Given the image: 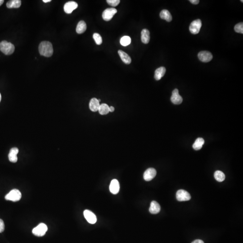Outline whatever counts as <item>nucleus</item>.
Masks as SVG:
<instances>
[{"label": "nucleus", "mask_w": 243, "mask_h": 243, "mask_svg": "<svg viewBox=\"0 0 243 243\" xmlns=\"http://www.w3.org/2000/svg\"><path fill=\"white\" fill-rule=\"evenodd\" d=\"M39 51L41 56L49 57L53 54L52 45L49 42L43 41L41 42L39 46Z\"/></svg>", "instance_id": "1"}, {"label": "nucleus", "mask_w": 243, "mask_h": 243, "mask_svg": "<svg viewBox=\"0 0 243 243\" xmlns=\"http://www.w3.org/2000/svg\"><path fill=\"white\" fill-rule=\"evenodd\" d=\"M15 50L14 45L6 41L0 43V51L6 55H10L13 53Z\"/></svg>", "instance_id": "2"}, {"label": "nucleus", "mask_w": 243, "mask_h": 243, "mask_svg": "<svg viewBox=\"0 0 243 243\" xmlns=\"http://www.w3.org/2000/svg\"><path fill=\"white\" fill-rule=\"evenodd\" d=\"M22 195L20 191L17 189L11 190L5 196V199L7 200H10L13 202L19 201L21 198Z\"/></svg>", "instance_id": "3"}, {"label": "nucleus", "mask_w": 243, "mask_h": 243, "mask_svg": "<svg viewBox=\"0 0 243 243\" xmlns=\"http://www.w3.org/2000/svg\"><path fill=\"white\" fill-rule=\"evenodd\" d=\"M48 228L47 225L44 223H42L34 228L32 232L35 236L41 237L44 236Z\"/></svg>", "instance_id": "4"}, {"label": "nucleus", "mask_w": 243, "mask_h": 243, "mask_svg": "<svg viewBox=\"0 0 243 243\" xmlns=\"http://www.w3.org/2000/svg\"><path fill=\"white\" fill-rule=\"evenodd\" d=\"M202 22L200 19H196L191 23L189 29L191 33L193 34H197L200 32Z\"/></svg>", "instance_id": "5"}, {"label": "nucleus", "mask_w": 243, "mask_h": 243, "mask_svg": "<svg viewBox=\"0 0 243 243\" xmlns=\"http://www.w3.org/2000/svg\"><path fill=\"white\" fill-rule=\"evenodd\" d=\"M176 198L177 200L179 201H186L191 200V196L187 191L184 190H180L177 192Z\"/></svg>", "instance_id": "6"}, {"label": "nucleus", "mask_w": 243, "mask_h": 243, "mask_svg": "<svg viewBox=\"0 0 243 243\" xmlns=\"http://www.w3.org/2000/svg\"><path fill=\"white\" fill-rule=\"evenodd\" d=\"M117 12V10L116 9L113 8L106 9L103 12V19L106 21H109L112 19Z\"/></svg>", "instance_id": "7"}, {"label": "nucleus", "mask_w": 243, "mask_h": 243, "mask_svg": "<svg viewBox=\"0 0 243 243\" xmlns=\"http://www.w3.org/2000/svg\"><path fill=\"white\" fill-rule=\"evenodd\" d=\"M199 59L203 62L207 63L212 60V54L210 52L207 51H202L199 52L198 55Z\"/></svg>", "instance_id": "8"}, {"label": "nucleus", "mask_w": 243, "mask_h": 243, "mask_svg": "<svg viewBox=\"0 0 243 243\" xmlns=\"http://www.w3.org/2000/svg\"><path fill=\"white\" fill-rule=\"evenodd\" d=\"M84 217L87 221L90 224H94L97 221V218L96 215L90 210H86L83 212Z\"/></svg>", "instance_id": "9"}, {"label": "nucleus", "mask_w": 243, "mask_h": 243, "mask_svg": "<svg viewBox=\"0 0 243 243\" xmlns=\"http://www.w3.org/2000/svg\"><path fill=\"white\" fill-rule=\"evenodd\" d=\"M171 101L172 103L175 105L181 104L183 101L182 97L179 94L178 89H175L172 92Z\"/></svg>", "instance_id": "10"}, {"label": "nucleus", "mask_w": 243, "mask_h": 243, "mask_svg": "<svg viewBox=\"0 0 243 243\" xmlns=\"http://www.w3.org/2000/svg\"><path fill=\"white\" fill-rule=\"evenodd\" d=\"M156 171L154 168L147 169L144 173V179L145 181H150L154 178L156 175Z\"/></svg>", "instance_id": "11"}, {"label": "nucleus", "mask_w": 243, "mask_h": 243, "mask_svg": "<svg viewBox=\"0 0 243 243\" xmlns=\"http://www.w3.org/2000/svg\"><path fill=\"white\" fill-rule=\"evenodd\" d=\"M78 7V4L76 2L71 1L65 3L64 7V11L67 14L72 13L73 10L77 9Z\"/></svg>", "instance_id": "12"}, {"label": "nucleus", "mask_w": 243, "mask_h": 243, "mask_svg": "<svg viewBox=\"0 0 243 243\" xmlns=\"http://www.w3.org/2000/svg\"><path fill=\"white\" fill-rule=\"evenodd\" d=\"M120 189V185L119 182L116 179H113L111 182L110 186H109V190L113 194H116L119 192Z\"/></svg>", "instance_id": "13"}, {"label": "nucleus", "mask_w": 243, "mask_h": 243, "mask_svg": "<svg viewBox=\"0 0 243 243\" xmlns=\"http://www.w3.org/2000/svg\"><path fill=\"white\" fill-rule=\"evenodd\" d=\"M19 153V149L16 147L12 148L10 151L8 155L9 159L12 163H16L18 160L17 155Z\"/></svg>", "instance_id": "14"}, {"label": "nucleus", "mask_w": 243, "mask_h": 243, "mask_svg": "<svg viewBox=\"0 0 243 243\" xmlns=\"http://www.w3.org/2000/svg\"><path fill=\"white\" fill-rule=\"evenodd\" d=\"M161 207L160 205L155 201H153L150 204L149 211L152 214H157L160 212Z\"/></svg>", "instance_id": "15"}, {"label": "nucleus", "mask_w": 243, "mask_h": 243, "mask_svg": "<svg viewBox=\"0 0 243 243\" xmlns=\"http://www.w3.org/2000/svg\"><path fill=\"white\" fill-rule=\"evenodd\" d=\"M100 106V102L97 99L94 98L90 101L89 107L92 111L97 112V111H98Z\"/></svg>", "instance_id": "16"}, {"label": "nucleus", "mask_w": 243, "mask_h": 243, "mask_svg": "<svg viewBox=\"0 0 243 243\" xmlns=\"http://www.w3.org/2000/svg\"><path fill=\"white\" fill-rule=\"evenodd\" d=\"M165 72H166V68L165 67H161L159 68L155 71V79L157 81L160 80L162 77L164 76Z\"/></svg>", "instance_id": "17"}, {"label": "nucleus", "mask_w": 243, "mask_h": 243, "mask_svg": "<svg viewBox=\"0 0 243 243\" xmlns=\"http://www.w3.org/2000/svg\"><path fill=\"white\" fill-rule=\"evenodd\" d=\"M141 40L144 44H148L150 42V33L147 29H143L141 33Z\"/></svg>", "instance_id": "18"}, {"label": "nucleus", "mask_w": 243, "mask_h": 243, "mask_svg": "<svg viewBox=\"0 0 243 243\" xmlns=\"http://www.w3.org/2000/svg\"><path fill=\"white\" fill-rule=\"evenodd\" d=\"M118 53L121 58L122 60L126 64H129L132 62L131 57L129 55L127 54L125 52L123 51L122 50H119L118 51Z\"/></svg>", "instance_id": "19"}, {"label": "nucleus", "mask_w": 243, "mask_h": 243, "mask_svg": "<svg viewBox=\"0 0 243 243\" xmlns=\"http://www.w3.org/2000/svg\"><path fill=\"white\" fill-rule=\"evenodd\" d=\"M21 5L20 0H11L9 1L6 3V6L8 8H18L20 7Z\"/></svg>", "instance_id": "20"}, {"label": "nucleus", "mask_w": 243, "mask_h": 243, "mask_svg": "<svg viewBox=\"0 0 243 243\" xmlns=\"http://www.w3.org/2000/svg\"><path fill=\"white\" fill-rule=\"evenodd\" d=\"M160 17L162 19L166 20L167 22H170L172 20V16L171 14L167 10H163L161 11Z\"/></svg>", "instance_id": "21"}, {"label": "nucleus", "mask_w": 243, "mask_h": 243, "mask_svg": "<svg viewBox=\"0 0 243 243\" xmlns=\"http://www.w3.org/2000/svg\"><path fill=\"white\" fill-rule=\"evenodd\" d=\"M87 29V24L84 21H80L78 23L76 28V32L78 34H82Z\"/></svg>", "instance_id": "22"}, {"label": "nucleus", "mask_w": 243, "mask_h": 243, "mask_svg": "<svg viewBox=\"0 0 243 243\" xmlns=\"http://www.w3.org/2000/svg\"><path fill=\"white\" fill-rule=\"evenodd\" d=\"M204 144V140L202 138H198L196 140L193 145V148L196 150H200Z\"/></svg>", "instance_id": "23"}, {"label": "nucleus", "mask_w": 243, "mask_h": 243, "mask_svg": "<svg viewBox=\"0 0 243 243\" xmlns=\"http://www.w3.org/2000/svg\"><path fill=\"white\" fill-rule=\"evenodd\" d=\"M109 107L106 104H102L100 106L99 112L101 115H105L109 113Z\"/></svg>", "instance_id": "24"}, {"label": "nucleus", "mask_w": 243, "mask_h": 243, "mask_svg": "<svg viewBox=\"0 0 243 243\" xmlns=\"http://www.w3.org/2000/svg\"><path fill=\"white\" fill-rule=\"evenodd\" d=\"M214 176L216 180L219 182H223L225 179V174L221 171H216Z\"/></svg>", "instance_id": "25"}, {"label": "nucleus", "mask_w": 243, "mask_h": 243, "mask_svg": "<svg viewBox=\"0 0 243 243\" xmlns=\"http://www.w3.org/2000/svg\"><path fill=\"white\" fill-rule=\"evenodd\" d=\"M131 39L129 36H124L120 40V43L123 46H127L131 43Z\"/></svg>", "instance_id": "26"}, {"label": "nucleus", "mask_w": 243, "mask_h": 243, "mask_svg": "<svg viewBox=\"0 0 243 243\" xmlns=\"http://www.w3.org/2000/svg\"><path fill=\"white\" fill-rule=\"evenodd\" d=\"M93 38L95 40L97 44L101 45L102 43V39L99 34L97 33H95L93 36Z\"/></svg>", "instance_id": "27"}, {"label": "nucleus", "mask_w": 243, "mask_h": 243, "mask_svg": "<svg viewBox=\"0 0 243 243\" xmlns=\"http://www.w3.org/2000/svg\"><path fill=\"white\" fill-rule=\"evenodd\" d=\"M235 31L236 32L238 33H243V23H237L236 24V26H235L234 28Z\"/></svg>", "instance_id": "28"}, {"label": "nucleus", "mask_w": 243, "mask_h": 243, "mask_svg": "<svg viewBox=\"0 0 243 243\" xmlns=\"http://www.w3.org/2000/svg\"><path fill=\"white\" fill-rule=\"evenodd\" d=\"M119 0H107V2L112 6L115 7L118 5L120 3Z\"/></svg>", "instance_id": "29"}, {"label": "nucleus", "mask_w": 243, "mask_h": 243, "mask_svg": "<svg viewBox=\"0 0 243 243\" xmlns=\"http://www.w3.org/2000/svg\"><path fill=\"white\" fill-rule=\"evenodd\" d=\"M5 230V224L2 219H0V233L3 232Z\"/></svg>", "instance_id": "30"}, {"label": "nucleus", "mask_w": 243, "mask_h": 243, "mask_svg": "<svg viewBox=\"0 0 243 243\" xmlns=\"http://www.w3.org/2000/svg\"><path fill=\"white\" fill-rule=\"evenodd\" d=\"M190 2L194 5H197L199 4L200 1L199 0H190Z\"/></svg>", "instance_id": "31"}, {"label": "nucleus", "mask_w": 243, "mask_h": 243, "mask_svg": "<svg viewBox=\"0 0 243 243\" xmlns=\"http://www.w3.org/2000/svg\"><path fill=\"white\" fill-rule=\"evenodd\" d=\"M192 243H204L203 241L200 240H196L194 241Z\"/></svg>", "instance_id": "32"}, {"label": "nucleus", "mask_w": 243, "mask_h": 243, "mask_svg": "<svg viewBox=\"0 0 243 243\" xmlns=\"http://www.w3.org/2000/svg\"><path fill=\"white\" fill-rule=\"evenodd\" d=\"M109 112H113L114 111V108L113 107V106L109 107Z\"/></svg>", "instance_id": "33"}, {"label": "nucleus", "mask_w": 243, "mask_h": 243, "mask_svg": "<svg viewBox=\"0 0 243 243\" xmlns=\"http://www.w3.org/2000/svg\"><path fill=\"white\" fill-rule=\"evenodd\" d=\"M51 0H43V2H44L45 3H47V2H51Z\"/></svg>", "instance_id": "34"}, {"label": "nucleus", "mask_w": 243, "mask_h": 243, "mask_svg": "<svg viewBox=\"0 0 243 243\" xmlns=\"http://www.w3.org/2000/svg\"><path fill=\"white\" fill-rule=\"evenodd\" d=\"M4 2V1H3V0H0V6Z\"/></svg>", "instance_id": "35"}, {"label": "nucleus", "mask_w": 243, "mask_h": 243, "mask_svg": "<svg viewBox=\"0 0 243 243\" xmlns=\"http://www.w3.org/2000/svg\"><path fill=\"white\" fill-rule=\"evenodd\" d=\"M1 99H2V96H1V94H0V102H1Z\"/></svg>", "instance_id": "36"}, {"label": "nucleus", "mask_w": 243, "mask_h": 243, "mask_svg": "<svg viewBox=\"0 0 243 243\" xmlns=\"http://www.w3.org/2000/svg\"><path fill=\"white\" fill-rule=\"evenodd\" d=\"M241 2H243V1H241Z\"/></svg>", "instance_id": "37"}]
</instances>
